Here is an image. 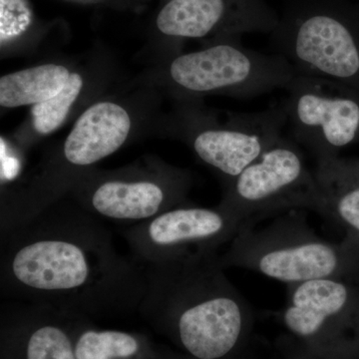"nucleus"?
<instances>
[{"instance_id":"1","label":"nucleus","mask_w":359,"mask_h":359,"mask_svg":"<svg viewBox=\"0 0 359 359\" xmlns=\"http://www.w3.org/2000/svg\"><path fill=\"white\" fill-rule=\"evenodd\" d=\"M212 257L180 264L174 271L170 330L191 359H224L247 349L252 311Z\"/></svg>"},{"instance_id":"2","label":"nucleus","mask_w":359,"mask_h":359,"mask_svg":"<svg viewBox=\"0 0 359 359\" xmlns=\"http://www.w3.org/2000/svg\"><path fill=\"white\" fill-rule=\"evenodd\" d=\"M219 263L289 285L328 278L359 283V245L320 237L295 210L262 226L244 224Z\"/></svg>"},{"instance_id":"3","label":"nucleus","mask_w":359,"mask_h":359,"mask_svg":"<svg viewBox=\"0 0 359 359\" xmlns=\"http://www.w3.org/2000/svg\"><path fill=\"white\" fill-rule=\"evenodd\" d=\"M271 41L295 74L325 78L359 93L358 0H294Z\"/></svg>"},{"instance_id":"4","label":"nucleus","mask_w":359,"mask_h":359,"mask_svg":"<svg viewBox=\"0 0 359 359\" xmlns=\"http://www.w3.org/2000/svg\"><path fill=\"white\" fill-rule=\"evenodd\" d=\"M221 207L245 224H254L290 210L321 215L323 199L299 146L282 136L231 180Z\"/></svg>"},{"instance_id":"5","label":"nucleus","mask_w":359,"mask_h":359,"mask_svg":"<svg viewBox=\"0 0 359 359\" xmlns=\"http://www.w3.org/2000/svg\"><path fill=\"white\" fill-rule=\"evenodd\" d=\"M283 327L304 346L335 359L359 351V285L318 278L289 285L280 316Z\"/></svg>"},{"instance_id":"6","label":"nucleus","mask_w":359,"mask_h":359,"mask_svg":"<svg viewBox=\"0 0 359 359\" xmlns=\"http://www.w3.org/2000/svg\"><path fill=\"white\" fill-rule=\"evenodd\" d=\"M170 75L191 93L226 92L252 98L287 88L295 72L282 56L259 53L235 39L179 56L172 61Z\"/></svg>"},{"instance_id":"7","label":"nucleus","mask_w":359,"mask_h":359,"mask_svg":"<svg viewBox=\"0 0 359 359\" xmlns=\"http://www.w3.org/2000/svg\"><path fill=\"white\" fill-rule=\"evenodd\" d=\"M285 99L295 142L316 158L359 143V93L325 78L295 74Z\"/></svg>"},{"instance_id":"8","label":"nucleus","mask_w":359,"mask_h":359,"mask_svg":"<svg viewBox=\"0 0 359 359\" xmlns=\"http://www.w3.org/2000/svg\"><path fill=\"white\" fill-rule=\"evenodd\" d=\"M287 124L285 101L268 110L233 115L224 126L195 134L193 148L205 164L233 180L282 137Z\"/></svg>"},{"instance_id":"9","label":"nucleus","mask_w":359,"mask_h":359,"mask_svg":"<svg viewBox=\"0 0 359 359\" xmlns=\"http://www.w3.org/2000/svg\"><path fill=\"white\" fill-rule=\"evenodd\" d=\"M278 21L266 0H171L158 15L157 26L168 36L203 39L217 30L233 37L273 33Z\"/></svg>"},{"instance_id":"10","label":"nucleus","mask_w":359,"mask_h":359,"mask_svg":"<svg viewBox=\"0 0 359 359\" xmlns=\"http://www.w3.org/2000/svg\"><path fill=\"white\" fill-rule=\"evenodd\" d=\"M14 278L30 289L66 292L83 287L91 269L86 252L70 241L48 238L25 245L14 255Z\"/></svg>"},{"instance_id":"11","label":"nucleus","mask_w":359,"mask_h":359,"mask_svg":"<svg viewBox=\"0 0 359 359\" xmlns=\"http://www.w3.org/2000/svg\"><path fill=\"white\" fill-rule=\"evenodd\" d=\"M245 224L224 208H179L156 217L147 229L149 240L173 257L189 248L212 250L231 241Z\"/></svg>"},{"instance_id":"12","label":"nucleus","mask_w":359,"mask_h":359,"mask_svg":"<svg viewBox=\"0 0 359 359\" xmlns=\"http://www.w3.org/2000/svg\"><path fill=\"white\" fill-rule=\"evenodd\" d=\"M130 128L131 120L121 106L97 103L80 116L66 139V159L78 166L94 164L121 147Z\"/></svg>"},{"instance_id":"13","label":"nucleus","mask_w":359,"mask_h":359,"mask_svg":"<svg viewBox=\"0 0 359 359\" xmlns=\"http://www.w3.org/2000/svg\"><path fill=\"white\" fill-rule=\"evenodd\" d=\"M313 174L323 199L321 216L341 228L344 238L359 245V158L316 160Z\"/></svg>"},{"instance_id":"14","label":"nucleus","mask_w":359,"mask_h":359,"mask_svg":"<svg viewBox=\"0 0 359 359\" xmlns=\"http://www.w3.org/2000/svg\"><path fill=\"white\" fill-rule=\"evenodd\" d=\"M164 200V191L150 182H108L97 189L92 205L107 218L135 221L155 216Z\"/></svg>"},{"instance_id":"15","label":"nucleus","mask_w":359,"mask_h":359,"mask_svg":"<svg viewBox=\"0 0 359 359\" xmlns=\"http://www.w3.org/2000/svg\"><path fill=\"white\" fill-rule=\"evenodd\" d=\"M69 71L45 65L6 75L0 79V105L7 108L39 104L57 95L65 86Z\"/></svg>"},{"instance_id":"16","label":"nucleus","mask_w":359,"mask_h":359,"mask_svg":"<svg viewBox=\"0 0 359 359\" xmlns=\"http://www.w3.org/2000/svg\"><path fill=\"white\" fill-rule=\"evenodd\" d=\"M75 354L76 359H153L140 337L120 330H84L75 339Z\"/></svg>"},{"instance_id":"17","label":"nucleus","mask_w":359,"mask_h":359,"mask_svg":"<svg viewBox=\"0 0 359 359\" xmlns=\"http://www.w3.org/2000/svg\"><path fill=\"white\" fill-rule=\"evenodd\" d=\"M18 359H76L75 341L59 325L43 323L26 334Z\"/></svg>"},{"instance_id":"18","label":"nucleus","mask_w":359,"mask_h":359,"mask_svg":"<svg viewBox=\"0 0 359 359\" xmlns=\"http://www.w3.org/2000/svg\"><path fill=\"white\" fill-rule=\"evenodd\" d=\"M82 85L81 76L72 73L57 95L33 106V125L39 134L47 135L60 127L79 95Z\"/></svg>"},{"instance_id":"19","label":"nucleus","mask_w":359,"mask_h":359,"mask_svg":"<svg viewBox=\"0 0 359 359\" xmlns=\"http://www.w3.org/2000/svg\"><path fill=\"white\" fill-rule=\"evenodd\" d=\"M32 13L26 0H0V39L8 41L26 32Z\"/></svg>"},{"instance_id":"20","label":"nucleus","mask_w":359,"mask_h":359,"mask_svg":"<svg viewBox=\"0 0 359 359\" xmlns=\"http://www.w3.org/2000/svg\"><path fill=\"white\" fill-rule=\"evenodd\" d=\"M285 346L287 349L280 359H335L318 353L294 339H292V342Z\"/></svg>"},{"instance_id":"21","label":"nucleus","mask_w":359,"mask_h":359,"mask_svg":"<svg viewBox=\"0 0 359 359\" xmlns=\"http://www.w3.org/2000/svg\"><path fill=\"white\" fill-rule=\"evenodd\" d=\"M224 359H250L249 356L247 355V349H245L242 353L236 354V355L231 356V358Z\"/></svg>"},{"instance_id":"22","label":"nucleus","mask_w":359,"mask_h":359,"mask_svg":"<svg viewBox=\"0 0 359 359\" xmlns=\"http://www.w3.org/2000/svg\"><path fill=\"white\" fill-rule=\"evenodd\" d=\"M358 1H359V0H358Z\"/></svg>"}]
</instances>
